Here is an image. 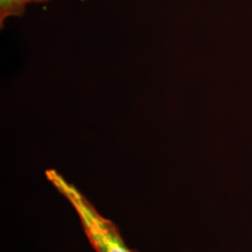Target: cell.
<instances>
[{"label":"cell","mask_w":252,"mask_h":252,"mask_svg":"<svg viewBox=\"0 0 252 252\" xmlns=\"http://www.w3.org/2000/svg\"><path fill=\"white\" fill-rule=\"evenodd\" d=\"M46 178L66 199L81 220L84 233L96 252H138L130 249L111 220L102 216L88 198L72 183L54 169L45 172Z\"/></svg>","instance_id":"1"},{"label":"cell","mask_w":252,"mask_h":252,"mask_svg":"<svg viewBox=\"0 0 252 252\" xmlns=\"http://www.w3.org/2000/svg\"><path fill=\"white\" fill-rule=\"evenodd\" d=\"M53 0H0V27H5L11 18H21L31 5L45 4Z\"/></svg>","instance_id":"2"}]
</instances>
